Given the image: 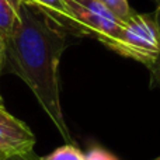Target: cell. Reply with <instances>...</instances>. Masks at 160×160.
<instances>
[{
  "instance_id": "obj_1",
  "label": "cell",
  "mask_w": 160,
  "mask_h": 160,
  "mask_svg": "<svg viewBox=\"0 0 160 160\" xmlns=\"http://www.w3.org/2000/svg\"><path fill=\"white\" fill-rule=\"evenodd\" d=\"M18 24L4 44V66L30 87L44 112L70 142L59 90V61L68 47V30L31 3L20 0Z\"/></svg>"
},
{
  "instance_id": "obj_2",
  "label": "cell",
  "mask_w": 160,
  "mask_h": 160,
  "mask_svg": "<svg viewBox=\"0 0 160 160\" xmlns=\"http://www.w3.org/2000/svg\"><path fill=\"white\" fill-rule=\"evenodd\" d=\"M110 49L150 68L159 56V31L153 14L133 11L122 24V31Z\"/></svg>"
},
{
  "instance_id": "obj_3",
  "label": "cell",
  "mask_w": 160,
  "mask_h": 160,
  "mask_svg": "<svg viewBox=\"0 0 160 160\" xmlns=\"http://www.w3.org/2000/svg\"><path fill=\"white\" fill-rule=\"evenodd\" d=\"M83 35H91L107 48L115 42L122 31L121 18L98 0H65Z\"/></svg>"
},
{
  "instance_id": "obj_4",
  "label": "cell",
  "mask_w": 160,
  "mask_h": 160,
  "mask_svg": "<svg viewBox=\"0 0 160 160\" xmlns=\"http://www.w3.org/2000/svg\"><path fill=\"white\" fill-rule=\"evenodd\" d=\"M34 145L35 136L30 127L0 105V150L13 158L37 159Z\"/></svg>"
},
{
  "instance_id": "obj_5",
  "label": "cell",
  "mask_w": 160,
  "mask_h": 160,
  "mask_svg": "<svg viewBox=\"0 0 160 160\" xmlns=\"http://www.w3.org/2000/svg\"><path fill=\"white\" fill-rule=\"evenodd\" d=\"M27 3H31L48 16H51L53 20L62 24L65 28H72V31L79 32L76 21L73 18L72 13H70L69 7H68L65 0H24Z\"/></svg>"
},
{
  "instance_id": "obj_6",
  "label": "cell",
  "mask_w": 160,
  "mask_h": 160,
  "mask_svg": "<svg viewBox=\"0 0 160 160\" xmlns=\"http://www.w3.org/2000/svg\"><path fill=\"white\" fill-rule=\"evenodd\" d=\"M20 0H0V41L3 44L10 39L18 24V6Z\"/></svg>"
},
{
  "instance_id": "obj_7",
  "label": "cell",
  "mask_w": 160,
  "mask_h": 160,
  "mask_svg": "<svg viewBox=\"0 0 160 160\" xmlns=\"http://www.w3.org/2000/svg\"><path fill=\"white\" fill-rule=\"evenodd\" d=\"M98 2H101L105 7L110 8L118 18L122 20V21L129 18L131 14L133 13V10L131 8L128 0H98Z\"/></svg>"
},
{
  "instance_id": "obj_8",
  "label": "cell",
  "mask_w": 160,
  "mask_h": 160,
  "mask_svg": "<svg viewBox=\"0 0 160 160\" xmlns=\"http://www.w3.org/2000/svg\"><path fill=\"white\" fill-rule=\"evenodd\" d=\"M86 156V160H119L118 158H115L114 155H111L110 152H107L102 148H93L90 149V152Z\"/></svg>"
},
{
  "instance_id": "obj_9",
  "label": "cell",
  "mask_w": 160,
  "mask_h": 160,
  "mask_svg": "<svg viewBox=\"0 0 160 160\" xmlns=\"http://www.w3.org/2000/svg\"><path fill=\"white\" fill-rule=\"evenodd\" d=\"M153 17H155V21H156V25H158V31H159V56H158V59H156L155 65L150 68V70H152V72H155V70H159V69H160V0H159V3H158L156 11L153 13Z\"/></svg>"
},
{
  "instance_id": "obj_10",
  "label": "cell",
  "mask_w": 160,
  "mask_h": 160,
  "mask_svg": "<svg viewBox=\"0 0 160 160\" xmlns=\"http://www.w3.org/2000/svg\"><path fill=\"white\" fill-rule=\"evenodd\" d=\"M4 61H6V49H4V44L0 41V73H2L3 68H4Z\"/></svg>"
},
{
  "instance_id": "obj_11",
  "label": "cell",
  "mask_w": 160,
  "mask_h": 160,
  "mask_svg": "<svg viewBox=\"0 0 160 160\" xmlns=\"http://www.w3.org/2000/svg\"><path fill=\"white\" fill-rule=\"evenodd\" d=\"M0 160H38L37 159H22V158H13V156H8L6 155V153H3L2 150H0Z\"/></svg>"
},
{
  "instance_id": "obj_12",
  "label": "cell",
  "mask_w": 160,
  "mask_h": 160,
  "mask_svg": "<svg viewBox=\"0 0 160 160\" xmlns=\"http://www.w3.org/2000/svg\"><path fill=\"white\" fill-rule=\"evenodd\" d=\"M152 73H153V76H155L156 82L159 83V87H160V69L159 70H155V72H152Z\"/></svg>"
},
{
  "instance_id": "obj_13",
  "label": "cell",
  "mask_w": 160,
  "mask_h": 160,
  "mask_svg": "<svg viewBox=\"0 0 160 160\" xmlns=\"http://www.w3.org/2000/svg\"><path fill=\"white\" fill-rule=\"evenodd\" d=\"M0 105H2V107H4V104H3V100H2V96H0Z\"/></svg>"
},
{
  "instance_id": "obj_14",
  "label": "cell",
  "mask_w": 160,
  "mask_h": 160,
  "mask_svg": "<svg viewBox=\"0 0 160 160\" xmlns=\"http://www.w3.org/2000/svg\"><path fill=\"white\" fill-rule=\"evenodd\" d=\"M153 160H160V156H159V158H156V159H153Z\"/></svg>"
}]
</instances>
